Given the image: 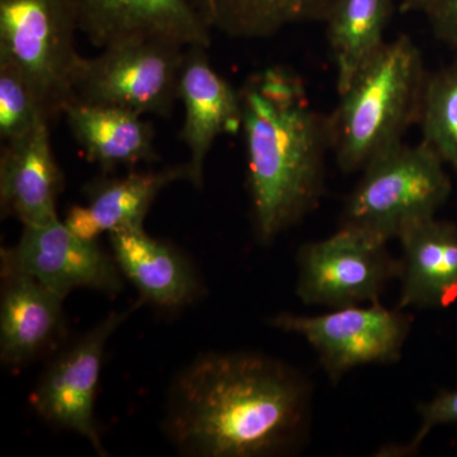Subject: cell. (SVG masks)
I'll list each match as a JSON object with an SVG mask.
<instances>
[{"mask_svg":"<svg viewBox=\"0 0 457 457\" xmlns=\"http://www.w3.org/2000/svg\"><path fill=\"white\" fill-rule=\"evenodd\" d=\"M312 385L284 361L258 352H209L174 378L164 429L188 456L272 457L303 446Z\"/></svg>","mask_w":457,"mask_h":457,"instance_id":"1","label":"cell"},{"mask_svg":"<svg viewBox=\"0 0 457 457\" xmlns=\"http://www.w3.org/2000/svg\"><path fill=\"white\" fill-rule=\"evenodd\" d=\"M239 97L255 233L270 245L323 196L329 114L312 106L302 77L281 65L249 75Z\"/></svg>","mask_w":457,"mask_h":457,"instance_id":"2","label":"cell"},{"mask_svg":"<svg viewBox=\"0 0 457 457\" xmlns=\"http://www.w3.org/2000/svg\"><path fill=\"white\" fill-rule=\"evenodd\" d=\"M428 73L422 54L407 36L381 50L342 93L329 114L330 140L345 173L362 171L403 143L418 125Z\"/></svg>","mask_w":457,"mask_h":457,"instance_id":"3","label":"cell"},{"mask_svg":"<svg viewBox=\"0 0 457 457\" xmlns=\"http://www.w3.org/2000/svg\"><path fill=\"white\" fill-rule=\"evenodd\" d=\"M445 165L422 141L402 143L378 156L345 200L341 227L389 242L411 225L436 218L453 189Z\"/></svg>","mask_w":457,"mask_h":457,"instance_id":"4","label":"cell"},{"mask_svg":"<svg viewBox=\"0 0 457 457\" xmlns=\"http://www.w3.org/2000/svg\"><path fill=\"white\" fill-rule=\"evenodd\" d=\"M77 31L71 0H0V56L20 68L49 121L74 101Z\"/></svg>","mask_w":457,"mask_h":457,"instance_id":"5","label":"cell"},{"mask_svg":"<svg viewBox=\"0 0 457 457\" xmlns=\"http://www.w3.org/2000/svg\"><path fill=\"white\" fill-rule=\"evenodd\" d=\"M168 41H131L83 57L75 71L73 102L144 116H170L179 99L186 51Z\"/></svg>","mask_w":457,"mask_h":457,"instance_id":"6","label":"cell"},{"mask_svg":"<svg viewBox=\"0 0 457 457\" xmlns=\"http://www.w3.org/2000/svg\"><path fill=\"white\" fill-rule=\"evenodd\" d=\"M413 318L402 309L380 303L345 306L319 315L279 312L270 326L303 337L317 353L330 383L352 370L398 362L411 330Z\"/></svg>","mask_w":457,"mask_h":457,"instance_id":"7","label":"cell"},{"mask_svg":"<svg viewBox=\"0 0 457 457\" xmlns=\"http://www.w3.org/2000/svg\"><path fill=\"white\" fill-rule=\"evenodd\" d=\"M387 242L357 228L306 243L297 253L296 294L306 305L328 309L378 303L398 278L399 262Z\"/></svg>","mask_w":457,"mask_h":457,"instance_id":"8","label":"cell"},{"mask_svg":"<svg viewBox=\"0 0 457 457\" xmlns=\"http://www.w3.org/2000/svg\"><path fill=\"white\" fill-rule=\"evenodd\" d=\"M2 275L29 276L65 297L77 288L117 294L123 287L113 255L97 240L78 237L60 219L23 227L20 242L2 249Z\"/></svg>","mask_w":457,"mask_h":457,"instance_id":"9","label":"cell"},{"mask_svg":"<svg viewBox=\"0 0 457 457\" xmlns=\"http://www.w3.org/2000/svg\"><path fill=\"white\" fill-rule=\"evenodd\" d=\"M135 303L111 312L98 326L62 351L41 376L31 403L38 416L59 428L83 436L98 455H106L95 418L96 394L108 339L130 317Z\"/></svg>","mask_w":457,"mask_h":457,"instance_id":"10","label":"cell"},{"mask_svg":"<svg viewBox=\"0 0 457 457\" xmlns=\"http://www.w3.org/2000/svg\"><path fill=\"white\" fill-rule=\"evenodd\" d=\"M78 31L104 50L131 41L212 45V29L187 0H71Z\"/></svg>","mask_w":457,"mask_h":457,"instance_id":"11","label":"cell"},{"mask_svg":"<svg viewBox=\"0 0 457 457\" xmlns=\"http://www.w3.org/2000/svg\"><path fill=\"white\" fill-rule=\"evenodd\" d=\"M179 99L185 108L180 139L189 152L188 180L201 188L204 162L215 140L242 130L239 90L212 68L206 47L189 46L180 68Z\"/></svg>","mask_w":457,"mask_h":457,"instance_id":"12","label":"cell"},{"mask_svg":"<svg viewBox=\"0 0 457 457\" xmlns=\"http://www.w3.org/2000/svg\"><path fill=\"white\" fill-rule=\"evenodd\" d=\"M50 121L42 120L20 139L4 143L0 156V206L23 227L56 220L64 177L50 141Z\"/></svg>","mask_w":457,"mask_h":457,"instance_id":"13","label":"cell"},{"mask_svg":"<svg viewBox=\"0 0 457 457\" xmlns=\"http://www.w3.org/2000/svg\"><path fill=\"white\" fill-rule=\"evenodd\" d=\"M398 306L446 309L457 302V227L436 218L417 222L398 237Z\"/></svg>","mask_w":457,"mask_h":457,"instance_id":"14","label":"cell"},{"mask_svg":"<svg viewBox=\"0 0 457 457\" xmlns=\"http://www.w3.org/2000/svg\"><path fill=\"white\" fill-rule=\"evenodd\" d=\"M179 179H188L187 164L96 179L87 187L88 201L69 210L65 225L87 240L122 228H143L156 196Z\"/></svg>","mask_w":457,"mask_h":457,"instance_id":"15","label":"cell"},{"mask_svg":"<svg viewBox=\"0 0 457 457\" xmlns=\"http://www.w3.org/2000/svg\"><path fill=\"white\" fill-rule=\"evenodd\" d=\"M108 236L117 266L147 302L177 309L203 293L201 279L187 258L150 237L144 227L122 228Z\"/></svg>","mask_w":457,"mask_h":457,"instance_id":"16","label":"cell"},{"mask_svg":"<svg viewBox=\"0 0 457 457\" xmlns=\"http://www.w3.org/2000/svg\"><path fill=\"white\" fill-rule=\"evenodd\" d=\"M0 359L21 366L37 357L64 330L65 296L29 276L2 275Z\"/></svg>","mask_w":457,"mask_h":457,"instance_id":"17","label":"cell"},{"mask_svg":"<svg viewBox=\"0 0 457 457\" xmlns=\"http://www.w3.org/2000/svg\"><path fill=\"white\" fill-rule=\"evenodd\" d=\"M64 116L86 158L104 171L156 159L154 129L137 114L73 102Z\"/></svg>","mask_w":457,"mask_h":457,"instance_id":"18","label":"cell"},{"mask_svg":"<svg viewBox=\"0 0 457 457\" xmlns=\"http://www.w3.org/2000/svg\"><path fill=\"white\" fill-rule=\"evenodd\" d=\"M337 0H187L212 31L234 38H266L286 27L326 22Z\"/></svg>","mask_w":457,"mask_h":457,"instance_id":"19","label":"cell"},{"mask_svg":"<svg viewBox=\"0 0 457 457\" xmlns=\"http://www.w3.org/2000/svg\"><path fill=\"white\" fill-rule=\"evenodd\" d=\"M393 8L394 0H337L333 5L324 23L338 95L384 46Z\"/></svg>","mask_w":457,"mask_h":457,"instance_id":"20","label":"cell"},{"mask_svg":"<svg viewBox=\"0 0 457 457\" xmlns=\"http://www.w3.org/2000/svg\"><path fill=\"white\" fill-rule=\"evenodd\" d=\"M418 125L422 143L457 174V62L428 74Z\"/></svg>","mask_w":457,"mask_h":457,"instance_id":"21","label":"cell"},{"mask_svg":"<svg viewBox=\"0 0 457 457\" xmlns=\"http://www.w3.org/2000/svg\"><path fill=\"white\" fill-rule=\"evenodd\" d=\"M47 120L25 75L7 57L0 56V137L9 143L25 137Z\"/></svg>","mask_w":457,"mask_h":457,"instance_id":"22","label":"cell"},{"mask_svg":"<svg viewBox=\"0 0 457 457\" xmlns=\"http://www.w3.org/2000/svg\"><path fill=\"white\" fill-rule=\"evenodd\" d=\"M418 414H420V423L416 436L403 446H400V445H387L384 449H381V453H378V455H413L432 429L441 426L457 425V389L442 390L432 399L420 403V407H418Z\"/></svg>","mask_w":457,"mask_h":457,"instance_id":"23","label":"cell"},{"mask_svg":"<svg viewBox=\"0 0 457 457\" xmlns=\"http://www.w3.org/2000/svg\"><path fill=\"white\" fill-rule=\"evenodd\" d=\"M426 14L436 37L457 54V0H436Z\"/></svg>","mask_w":457,"mask_h":457,"instance_id":"24","label":"cell"},{"mask_svg":"<svg viewBox=\"0 0 457 457\" xmlns=\"http://www.w3.org/2000/svg\"><path fill=\"white\" fill-rule=\"evenodd\" d=\"M435 3L436 0H402L400 9L403 12H423V13H427Z\"/></svg>","mask_w":457,"mask_h":457,"instance_id":"25","label":"cell"}]
</instances>
